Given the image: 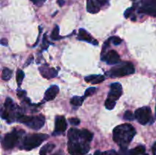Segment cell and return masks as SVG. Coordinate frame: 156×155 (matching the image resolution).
Here are the masks:
<instances>
[{"label": "cell", "instance_id": "obj_1", "mask_svg": "<svg viewBox=\"0 0 156 155\" xmlns=\"http://www.w3.org/2000/svg\"><path fill=\"white\" fill-rule=\"evenodd\" d=\"M136 135V130L132 125L125 124L117 126L113 131V139L121 147H126Z\"/></svg>", "mask_w": 156, "mask_h": 155}, {"label": "cell", "instance_id": "obj_2", "mask_svg": "<svg viewBox=\"0 0 156 155\" xmlns=\"http://www.w3.org/2000/svg\"><path fill=\"white\" fill-rule=\"evenodd\" d=\"M135 72V67L129 62H122L115 65L106 74L111 78H120Z\"/></svg>", "mask_w": 156, "mask_h": 155}, {"label": "cell", "instance_id": "obj_3", "mask_svg": "<svg viewBox=\"0 0 156 155\" xmlns=\"http://www.w3.org/2000/svg\"><path fill=\"white\" fill-rule=\"evenodd\" d=\"M48 138L46 134H30L24 137L23 141V148L26 150H30L38 147L42 144L43 141Z\"/></svg>", "mask_w": 156, "mask_h": 155}, {"label": "cell", "instance_id": "obj_4", "mask_svg": "<svg viewBox=\"0 0 156 155\" xmlns=\"http://www.w3.org/2000/svg\"><path fill=\"white\" fill-rule=\"evenodd\" d=\"M18 119L20 122L24 123L27 127L34 130L41 129L45 123V117L42 115H37V116H27V115H21Z\"/></svg>", "mask_w": 156, "mask_h": 155}, {"label": "cell", "instance_id": "obj_5", "mask_svg": "<svg viewBox=\"0 0 156 155\" xmlns=\"http://www.w3.org/2000/svg\"><path fill=\"white\" fill-rule=\"evenodd\" d=\"M89 142L87 141H69L68 150L71 155H84L89 151Z\"/></svg>", "mask_w": 156, "mask_h": 155}, {"label": "cell", "instance_id": "obj_6", "mask_svg": "<svg viewBox=\"0 0 156 155\" xmlns=\"http://www.w3.org/2000/svg\"><path fill=\"white\" fill-rule=\"evenodd\" d=\"M152 110L149 106L139 108L135 112V118L141 125H146L151 119Z\"/></svg>", "mask_w": 156, "mask_h": 155}, {"label": "cell", "instance_id": "obj_7", "mask_svg": "<svg viewBox=\"0 0 156 155\" xmlns=\"http://www.w3.org/2000/svg\"><path fill=\"white\" fill-rule=\"evenodd\" d=\"M139 12L156 17V0H142Z\"/></svg>", "mask_w": 156, "mask_h": 155}, {"label": "cell", "instance_id": "obj_8", "mask_svg": "<svg viewBox=\"0 0 156 155\" xmlns=\"http://www.w3.org/2000/svg\"><path fill=\"white\" fill-rule=\"evenodd\" d=\"M18 138H19V135H18V132H15V131L6 134L2 140V147L6 150L12 149L16 145Z\"/></svg>", "mask_w": 156, "mask_h": 155}, {"label": "cell", "instance_id": "obj_9", "mask_svg": "<svg viewBox=\"0 0 156 155\" xmlns=\"http://www.w3.org/2000/svg\"><path fill=\"white\" fill-rule=\"evenodd\" d=\"M106 2L107 0H87V11L91 14L97 13Z\"/></svg>", "mask_w": 156, "mask_h": 155}, {"label": "cell", "instance_id": "obj_10", "mask_svg": "<svg viewBox=\"0 0 156 155\" xmlns=\"http://www.w3.org/2000/svg\"><path fill=\"white\" fill-rule=\"evenodd\" d=\"M111 91L108 94V98L114 100H117L123 94V88L120 83L114 82L111 84Z\"/></svg>", "mask_w": 156, "mask_h": 155}, {"label": "cell", "instance_id": "obj_11", "mask_svg": "<svg viewBox=\"0 0 156 155\" xmlns=\"http://www.w3.org/2000/svg\"><path fill=\"white\" fill-rule=\"evenodd\" d=\"M102 60H105L108 65H117L120 63V56L115 50H111L102 57Z\"/></svg>", "mask_w": 156, "mask_h": 155}, {"label": "cell", "instance_id": "obj_12", "mask_svg": "<svg viewBox=\"0 0 156 155\" xmlns=\"http://www.w3.org/2000/svg\"><path fill=\"white\" fill-rule=\"evenodd\" d=\"M67 123L63 116H56L55 120V131L53 135H58L62 133L66 130Z\"/></svg>", "mask_w": 156, "mask_h": 155}, {"label": "cell", "instance_id": "obj_13", "mask_svg": "<svg viewBox=\"0 0 156 155\" xmlns=\"http://www.w3.org/2000/svg\"><path fill=\"white\" fill-rule=\"evenodd\" d=\"M40 73L44 78L47 79H51L57 76L58 71L55 68H50L47 65H44L39 68Z\"/></svg>", "mask_w": 156, "mask_h": 155}, {"label": "cell", "instance_id": "obj_14", "mask_svg": "<svg viewBox=\"0 0 156 155\" xmlns=\"http://www.w3.org/2000/svg\"><path fill=\"white\" fill-rule=\"evenodd\" d=\"M59 87L56 85H52L46 91L45 95H44V100L47 101H50L55 99V97L59 94Z\"/></svg>", "mask_w": 156, "mask_h": 155}, {"label": "cell", "instance_id": "obj_15", "mask_svg": "<svg viewBox=\"0 0 156 155\" xmlns=\"http://www.w3.org/2000/svg\"><path fill=\"white\" fill-rule=\"evenodd\" d=\"M78 39L80 40L86 41V42L91 43L94 44V45H98V43L96 40H93L91 35L88 33L84 29H79V36H78Z\"/></svg>", "mask_w": 156, "mask_h": 155}, {"label": "cell", "instance_id": "obj_16", "mask_svg": "<svg viewBox=\"0 0 156 155\" xmlns=\"http://www.w3.org/2000/svg\"><path fill=\"white\" fill-rule=\"evenodd\" d=\"M69 141H76L81 139L80 138V130L77 129H70L68 132Z\"/></svg>", "mask_w": 156, "mask_h": 155}, {"label": "cell", "instance_id": "obj_17", "mask_svg": "<svg viewBox=\"0 0 156 155\" xmlns=\"http://www.w3.org/2000/svg\"><path fill=\"white\" fill-rule=\"evenodd\" d=\"M93 136H94V135H93L92 132H89L87 129H82V130H80V138L83 141L90 142L93 139Z\"/></svg>", "mask_w": 156, "mask_h": 155}, {"label": "cell", "instance_id": "obj_18", "mask_svg": "<svg viewBox=\"0 0 156 155\" xmlns=\"http://www.w3.org/2000/svg\"><path fill=\"white\" fill-rule=\"evenodd\" d=\"M55 147V144H45L44 146H43L42 148L40 150V155H47V153L51 152L53 150V148Z\"/></svg>", "mask_w": 156, "mask_h": 155}, {"label": "cell", "instance_id": "obj_19", "mask_svg": "<svg viewBox=\"0 0 156 155\" xmlns=\"http://www.w3.org/2000/svg\"><path fill=\"white\" fill-rule=\"evenodd\" d=\"M145 150H146V148H145L144 146L140 145L138 146V147H135L134 149H132V150H129V155H140V154H143L145 153Z\"/></svg>", "mask_w": 156, "mask_h": 155}, {"label": "cell", "instance_id": "obj_20", "mask_svg": "<svg viewBox=\"0 0 156 155\" xmlns=\"http://www.w3.org/2000/svg\"><path fill=\"white\" fill-rule=\"evenodd\" d=\"M85 97H78V96H76V97H73V98L70 100V103L72 105L75 106H80L83 103V100Z\"/></svg>", "mask_w": 156, "mask_h": 155}, {"label": "cell", "instance_id": "obj_21", "mask_svg": "<svg viewBox=\"0 0 156 155\" xmlns=\"http://www.w3.org/2000/svg\"><path fill=\"white\" fill-rule=\"evenodd\" d=\"M12 71L8 68H3L2 72V78L4 81H8L12 78Z\"/></svg>", "mask_w": 156, "mask_h": 155}, {"label": "cell", "instance_id": "obj_22", "mask_svg": "<svg viewBox=\"0 0 156 155\" xmlns=\"http://www.w3.org/2000/svg\"><path fill=\"white\" fill-rule=\"evenodd\" d=\"M59 28L58 26H56V27L53 28V31H52L51 35H50V38H51L53 40H60L62 38V36H60L59 35Z\"/></svg>", "mask_w": 156, "mask_h": 155}, {"label": "cell", "instance_id": "obj_23", "mask_svg": "<svg viewBox=\"0 0 156 155\" xmlns=\"http://www.w3.org/2000/svg\"><path fill=\"white\" fill-rule=\"evenodd\" d=\"M24 73L22 70L21 69H18L16 73V80H17V83H18V87H20L22 84L23 80H24Z\"/></svg>", "mask_w": 156, "mask_h": 155}, {"label": "cell", "instance_id": "obj_24", "mask_svg": "<svg viewBox=\"0 0 156 155\" xmlns=\"http://www.w3.org/2000/svg\"><path fill=\"white\" fill-rule=\"evenodd\" d=\"M15 104L14 102L10 97H7L5 102V109H9V110H14L15 109Z\"/></svg>", "mask_w": 156, "mask_h": 155}, {"label": "cell", "instance_id": "obj_25", "mask_svg": "<svg viewBox=\"0 0 156 155\" xmlns=\"http://www.w3.org/2000/svg\"><path fill=\"white\" fill-rule=\"evenodd\" d=\"M105 106L106 107V109H113L114 108V106H116V100H112L111 98H108L105 100Z\"/></svg>", "mask_w": 156, "mask_h": 155}, {"label": "cell", "instance_id": "obj_26", "mask_svg": "<svg viewBox=\"0 0 156 155\" xmlns=\"http://www.w3.org/2000/svg\"><path fill=\"white\" fill-rule=\"evenodd\" d=\"M123 118H124V119L126 120L132 121V120H133L134 118H135V115H133V113L131 111L128 110L126 111V112H125L124 115H123Z\"/></svg>", "mask_w": 156, "mask_h": 155}, {"label": "cell", "instance_id": "obj_27", "mask_svg": "<svg viewBox=\"0 0 156 155\" xmlns=\"http://www.w3.org/2000/svg\"><path fill=\"white\" fill-rule=\"evenodd\" d=\"M96 88H88V89L85 91V96H84V97H90V96H92L93 94H95L96 92Z\"/></svg>", "mask_w": 156, "mask_h": 155}, {"label": "cell", "instance_id": "obj_28", "mask_svg": "<svg viewBox=\"0 0 156 155\" xmlns=\"http://www.w3.org/2000/svg\"><path fill=\"white\" fill-rule=\"evenodd\" d=\"M105 79V76L103 75H97L96 76L95 78L94 79V81H91V84H100L101 83L102 81H104Z\"/></svg>", "mask_w": 156, "mask_h": 155}, {"label": "cell", "instance_id": "obj_29", "mask_svg": "<svg viewBox=\"0 0 156 155\" xmlns=\"http://www.w3.org/2000/svg\"><path fill=\"white\" fill-rule=\"evenodd\" d=\"M111 42L116 46L120 45V44L122 43V40L120 39L119 36H112V37H111Z\"/></svg>", "mask_w": 156, "mask_h": 155}, {"label": "cell", "instance_id": "obj_30", "mask_svg": "<svg viewBox=\"0 0 156 155\" xmlns=\"http://www.w3.org/2000/svg\"><path fill=\"white\" fill-rule=\"evenodd\" d=\"M117 155H129V152L127 150L126 147H121L119 152H117Z\"/></svg>", "mask_w": 156, "mask_h": 155}, {"label": "cell", "instance_id": "obj_31", "mask_svg": "<svg viewBox=\"0 0 156 155\" xmlns=\"http://www.w3.org/2000/svg\"><path fill=\"white\" fill-rule=\"evenodd\" d=\"M133 10H134V8L133 7L129 8V9H126V12H125V13H124L125 18H129V17H130V15H132V13H133Z\"/></svg>", "mask_w": 156, "mask_h": 155}, {"label": "cell", "instance_id": "obj_32", "mask_svg": "<svg viewBox=\"0 0 156 155\" xmlns=\"http://www.w3.org/2000/svg\"><path fill=\"white\" fill-rule=\"evenodd\" d=\"M69 122L73 126H78L80 123V120L77 118H71L69 119Z\"/></svg>", "mask_w": 156, "mask_h": 155}, {"label": "cell", "instance_id": "obj_33", "mask_svg": "<svg viewBox=\"0 0 156 155\" xmlns=\"http://www.w3.org/2000/svg\"><path fill=\"white\" fill-rule=\"evenodd\" d=\"M30 1H31L34 4L36 5L41 6L45 0H30Z\"/></svg>", "mask_w": 156, "mask_h": 155}, {"label": "cell", "instance_id": "obj_34", "mask_svg": "<svg viewBox=\"0 0 156 155\" xmlns=\"http://www.w3.org/2000/svg\"><path fill=\"white\" fill-rule=\"evenodd\" d=\"M49 43H47V37H46V34H44V39H43V47L44 49H47V46H48Z\"/></svg>", "mask_w": 156, "mask_h": 155}, {"label": "cell", "instance_id": "obj_35", "mask_svg": "<svg viewBox=\"0 0 156 155\" xmlns=\"http://www.w3.org/2000/svg\"><path fill=\"white\" fill-rule=\"evenodd\" d=\"M17 95H18V97H19V98H22L23 97H25L26 91H18V94H17Z\"/></svg>", "mask_w": 156, "mask_h": 155}, {"label": "cell", "instance_id": "obj_36", "mask_svg": "<svg viewBox=\"0 0 156 155\" xmlns=\"http://www.w3.org/2000/svg\"><path fill=\"white\" fill-rule=\"evenodd\" d=\"M117 152H116L114 150H111L105 152V155H117Z\"/></svg>", "mask_w": 156, "mask_h": 155}, {"label": "cell", "instance_id": "obj_37", "mask_svg": "<svg viewBox=\"0 0 156 155\" xmlns=\"http://www.w3.org/2000/svg\"><path fill=\"white\" fill-rule=\"evenodd\" d=\"M33 59H34V56H29L28 59H27V62H26V63H25V65H24V66H27V65H28L29 64H30V63H31V62H32V61H33Z\"/></svg>", "mask_w": 156, "mask_h": 155}, {"label": "cell", "instance_id": "obj_38", "mask_svg": "<svg viewBox=\"0 0 156 155\" xmlns=\"http://www.w3.org/2000/svg\"><path fill=\"white\" fill-rule=\"evenodd\" d=\"M152 153H153V155H156V142L154 143V144L152 145Z\"/></svg>", "mask_w": 156, "mask_h": 155}, {"label": "cell", "instance_id": "obj_39", "mask_svg": "<svg viewBox=\"0 0 156 155\" xmlns=\"http://www.w3.org/2000/svg\"><path fill=\"white\" fill-rule=\"evenodd\" d=\"M57 3L59 6H62L65 4V1L64 0H57Z\"/></svg>", "mask_w": 156, "mask_h": 155}, {"label": "cell", "instance_id": "obj_40", "mask_svg": "<svg viewBox=\"0 0 156 155\" xmlns=\"http://www.w3.org/2000/svg\"><path fill=\"white\" fill-rule=\"evenodd\" d=\"M94 155H105V152L102 153V152H101L100 150H96V151L94 152Z\"/></svg>", "mask_w": 156, "mask_h": 155}, {"label": "cell", "instance_id": "obj_41", "mask_svg": "<svg viewBox=\"0 0 156 155\" xmlns=\"http://www.w3.org/2000/svg\"><path fill=\"white\" fill-rule=\"evenodd\" d=\"M1 43L2 44V45L6 46V45H7V44H8L7 40H6V39H2V40H1Z\"/></svg>", "mask_w": 156, "mask_h": 155}, {"label": "cell", "instance_id": "obj_42", "mask_svg": "<svg viewBox=\"0 0 156 155\" xmlns=\"http://www.w3.org/2000/svg\"><path fill=\"white\" fill-rule=\"evenodd\" d=\"M53 155H62V154H59V153H55V154H53Z\"/></svg>", "mask_w": 156, "mask_h": 155}, {"label": "cell", "instance_id": "obj_43", "mask_svg": "<svg viewBox=\"0 0 156 155\" xmlns=\"http://www.w3.org/2000/svg\"><path fill=\"white\" fill-rule=\"evenodd\" d=\"M155 117H156V105H155Z\"/></svg>", "mask_w": 156, "mask_h": 155}, {"label": "cell", "instance_id": "obj_44", "mask_svg": "<svg viewBox=\"0 0 156 155\" xmlns=\"http://www.w3.org/2000/svg\"><path fill=\"white\" fill-rule=\"evenodd\" d=\"M143 155H149V154H148V153H144V154H143Z\"/></svg>", "mask_w": 156, "mask_h": 155}]
</instances>
